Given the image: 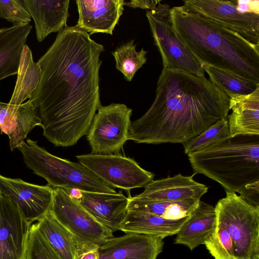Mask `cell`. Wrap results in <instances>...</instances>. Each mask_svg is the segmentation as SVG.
Segmentation results:
<instances>
[{"label":"cell","mask_w":259,"mask_h":259,"mask_svg":"<svg viewBox=\"0 0 259 259\" xmlns=\"http://www.w3.org/2000/svg\"><path fill=\"white\" fill-rule=\"evenodd\" d=\"M237 192L246 202L259 208V181L245 186Z\"/></svg>","instance_id":"cell-33"},{"label":"cell","mask_w":259,"mask_h":259,"mask_svg":"<svg viewBox=\"0 0 259 259\" xmlns=\"http://www.w3.org/2000/svg\"><path fill=\"white\" fill-rule=\"evenodd\" d=\"M186 10L200 15L259 45L258 1H184Z\"/></svg>","instance_id":"cell-7"},{"label":"cell","mask_w":259,"mask_h":259,"mask_svg":"<svg viewBox=\"0 0 259 259\" xmlns=\"http://www.w3.org/2000/svg\"><path fill=\"white\" fill-rule=\"evenodd\" d=\"M34 22L38 42L50 33L60 32L67 26L69 0H24Z\"/></svg>","instance_id":"cell-18"},{"label":"cell","mask_w":259,"mask_h":259,"mask_svg":"<svg viewBox=\"0 0 259 259\" xmlns=\"http://www.w3.org/2000/svg\"><path fill=\"white\" fill-rule=\"evenodd\" d=\"M125 234L111 238L99 246V259H156L162 251V238L137 233Z\"/></svg>","instance_id":"cell-14"},{"label":"cell","mask_w":259,"mask_h":259,"mask_svg":"<svg viewBox=\"0 0 259 259\" xmlns=\"http://www.w3.org/2000/svg\"><path fill=\"white\" fill-rule=\"evenodd\" d=\"M24 163L35 174L44 178L49 186L67 191L72 190L116 193L110 186L79 163L55 156L28 139L17 148Z\"/></svg>","instance_id":"cell-5"},{"label":"cell","mask_w":259,"mask_h":259,"mask_svg":"<svg viewBox=\"0 0 259 259\" xmlns=\"http://www.w3.org/2000/svg\"><path fill=\"white\" fill-rule=\"evenodd\" d=\"M31 224L12 200L0 194V259H25Z\"/></svg>","instance_id":"cell-13"},{"label":"cell","mask_w":259,"mask_h":259,"mask_svg":"<svg viewBox=\"0 0 259 259\" xmlns=\"http://www.w3.org/2000/svg\"><path fill=\"white\" fill-rule=\"evenodd\" d=\"M200 199L189 198L181 201L155 200L128 197L127 211L152 213L167 220H179L190 215Z\"/></svg>","instance_id":"cell-25"},{"label":"cell","mask_w":259,"mask_h":259,"mask_svg":"<svg viewBox=\"0 0 259 259\" xmlns=\"http://www.w3.org/2000/svg\"><path fill=\"white\" fill-rule=\"evenodd\" d=\"M32 28L29 23L0 28V82L17 74L23 48Z\"/></svg>","instance_id":"cell-22"},{"label":"cell","mask_w":259,"mask_h":259,"mask_svg":"<svg viewBox=\"0 0 259 259\" xmlns=\"http://www.w3.org/2000/svg\"><path fill=\"white\" fill-rule=\"evenodd\" d=\"M8 103H6L4 102H0V110L7 106Z\"/></svg>","instance_id":"cell-36"},{"label":"cell","mask_w":259,"mask_h":259,"mask_svg":"<svg viewBox=\"0 0 259 259\" xmlns=\"http://www.w3.org/2000/svg\"><path fill=\"white\" fill-rule=\"evenodd\" d=\"M36 126H40V121L29 100L18 105L8 103L0 110V131L8 136L11 151L17 149Z\"/></svg>","instance_id":"cell-19"},{"label":"cell","mask_w":259,"mask_h":259,"mask_svg":"<svg viewBox=\"0 0 259 259\" xmlns=\"http://www.w3.org/2000/svg\"><path fill=\"white\" fill-rule=\"evenodd\" d=\"M50 211L82 243L99 246L114 237L110 230L96 221L65 189L54 188Z\"/></svg>","instance_id":"cell-10"},{"label":"cell","mask_w":259,"mask_h":259,"mask_svg":"<svg viewBox=\"0 0 259 259\" xmlns=\"http://www.w3.org/2000/svg\"><path fill=\"white\" fill-rule=\"evenodd\" d=\"M76 26H66L37 63L39 82L29 100L43 136L58 147L87 135L101 106L99 70L104 46Z\"/></svg>","instance_id":"cell-1"},{"label":"cell","mask_w":259,"mask_h":259,"mask_svg":"<svg viewBox=\"0 0 259 259\" xmlns=\"http://www.w3.org/2000/svg\"><path fill=\"white\" fill-rule=\"evenodd\" d=\"M17 75L14 90L8 103L10 105H18L30 99L39 82L41 69L34 61L27 45L23 48Z\"/></svg>","instance_id":"cell-26"},{"label":"cell","mask_w":259,"mask_h":259,"mask_svg":"<svg viewBox=\"0 0 259 259\" xmlns=\"http://www.w3.org/2000/svg\"><path fill=\"white\" fill-rule=\"evenodd\" d=\"M215 209L217 225L230 234L237 259H259V208L226 192Z\"/></svg>","instance_id":"cell-6"},{"label":"cell","mask_w":259,"mask_h":259,"mask_svg":"<svg viewBox=\"0 0 259 259\" xmlns=\"http://www.w3.org/2000/svg\"><path fill=\"white\" fill-rule=\"evenodd\" d=\"M0 18L12 23L13 25L29 23L31 18L24 0H0Z\"/></svg>","instance_id":"cell-32"},{"label":"cell","mask_w":259,"mask_h":259,"mask_svg":"<svg viewBox=\"0 0 259 259\" xmlns=\"http://www.w3.org/2000/svg\"><path fill=\"white\" fill-rule=\"evenodd\" d=\"M189 216L171 220L148 212L127 211L119 230L125 233L141 234L163 239L176 235Z\"/></svg>","instance_id":"cell-23"},{"label":"cell","mask_w":259,"mask_h":259,"mask_svg":"<svg viewBox=\"0 0 259 259\" xmlns=\"http://www.w3.org/2000/svg\"><path fill=\"white\" fill-rule=\"evenodd\" d=\"M229 98L209 78L163 68L155 100L131 121L128 140L137 143H183L227 118Z\"/></svg>","instance_id":"cell-2"},{"label":"cell","mask_w":259,"mask_h":259,"mask_svg":"<svg viewBox=\"0 0 259 259\" xmlns=\"http://www.w3.org/2000/svg\"><path fill=\"white\" fill-rule=\"evenodd\" d=\"M79 192L75 199L96 221L113 233L119 230L127 213L128 197L121 191L116 193Z\"/></svg>","instance_id":"cell-16"},{"label":"cell","mask_w":259,"mask_h":259,"mask_svg":"<svg viewBox=\"0 0 259 259\" xmlns=\"http://www.w3.org/2000/svg\"><path fill=\"white\" fill-rule=\"evenodd\" d=\"M228 115L230 137L237 135H259V88L247 95L230 98Z\"/></svg>","instance_id":"cell-21"},{"label":"cell","mask_w":259,"mask_h":259,"mask_svg":"<svg viewBox=\"0 0 259 259\" xmlns=\"http://www.w3.org/2000/svg\"><path fill=\"white\" fill-rule=\"evenodd\" d=\"M179 174L172 177L153 180L146 185L141 193L135 195L137 198L155 200L177 201L189 198L200 199L207 193L208 188L195 181L193 177Z\"/></svg>","instance_id":"cell-17"},{"label":"cell","mask_w":259,"mask_h":259,"mask_svg":"<svg viewBox=\"0 0 259 259\" xmlns=\"http://www.w3.org/2000/svg\"><path fill=\"white\" fill-rule=\"evenodd\" d=\"M203 68L209 79L229 99L236 96L250 94L259 88V82L229 71L206 65H203Z\"/></svg>","instance_id":"cell-27"},{"label":"cell","mask_w":259,"mask_h":259,"mask_svg":"<svg viewBox=\"0 0 259 259\" xmlns=\"http://www.w3.org/2000/svg\"><path fill=\"white\" fill-rule=\"evenodd\" d=\"M132 111L124 104L100 106L87 135L92 154H118L128 140Z\"/></svg>","instance_id":"cell-9"},{"label":"cell","mask_w":259,"mask_h":259,"mask_svg":"<svg viewBox=\"0 0 259 259\" xmlns=\"http://www.w3.org/2000/svg\"><path fill=\"white\" fill-rule=\"evenodd\" d=\"M160 2L155 9L148 10L146 16L154 41L162 58L163 68L205 76L203 64L192 54L173 28L169 6Z\"/></svg>","instance_id":"cell-8"},{"label":"cell","mask_w":259,"mask_h":259,"mask_svg":"<svg viewBox=\"0 0 259 259\" xmlns=\"http://www.w3.org/2000/svg\"><path fill=\"white\" fill-rule=\"evenodd\" d=\"M230 137L228 118L222 119L203 132L182 143L187 154L199 151L224 139Z\"/></svg>","instance_id":"cell-29"},{"label":"cell","mask_w":259,"mask_h":259,"mask_svg":"<svg viewBox=\"0 0 259 259\" xmlns=\"http://www.w3.org/2000/svg\"><path fill=\"white\" fill-rule=\"evenodd\" d=\"M53 190L49 185H38L0 175V194L12 200L30 224L50 210Z\"/></svg>","instance_id":"cell-12"},{"label":"cell","mask_w":259,"mask_h":259,"mask_svg":"<svg viewBox=\"0 0 259 259\" xmlns=\"http://www.w3.org/2000/svg\"><path fill=\"white\" fill-rule=\"evenodd\" d=\"M160 1L153 0H132L129 2H124V5L134 8L147 9L149 11L155 9Z\"/></svg>","instance_id":"cell-35"},{"label":"cell","mask_w":259,"mask_h":259,"mask_svg":"<svg viewBox=\"0 0 259 259\" xmlns=\"http://www.w3.org/2000/svg\"><path fill=\"white\" fill-rule=\"evenodd\" d=\"M204 244L214 259H237L230 234L221 226L217 225Z\"/></svg>","instance_id":"cell-30"},{"label":"cell","mask_w":259,"mask_h":259,"mask_svg":"<svg viewBox=\"0 0 259 259\" xmlns=\"http://www.w3.org/2000/svg\"><path fill=\"white\" fill-rule=\"evenodd\" d=\"M177 34L203 65L259 82V45L182 6L170 8Z\"/></svg>","instance_id":"cell-3"},{"label":"cell","mask_w":259,"mask_h":259,"mask_svg":"<svg viewBox=\"0 0 259 259\" xmlns=\"http://www.w3.org/2000/svg\"><path fill=\"white\" fill-rule=\"evenodd\" d=\"M134 40H131L117 48L112 52L116 67L124 75L125 79L131 81L137 71L146 62L147 52L142 49L137 52Z\"/></svg>","instance_id":"cell-28"},{"label":"cell","mask_w":259,"mask_h":259,"mask_svg":"<svg viewBox=\"0 0 259 259\" xmlns=\"http://www.w3.org/2000/svg\"><path fill=\"white\" fill-rule=\"evenodd\" d=\"M195 174L219 183L235 193L259 181V135H237L188 154Z\"/></svg>","instance_id":"cell-4"},{"label":"cell","mask_w":259,"mask_h":259,"mask_svg":"<svg viewBox=\"0 0 259 259\" xmlns=\"http://www.w3.org/2000/svg\"><path fill=\"white\" fill-rule=\"evenodd\" d=\"M79 163L101 180L123 190L144 187L154 175L142 168L133 159L115 154H88L76 156Z\"/></svg>","instance_id":"cell-11"},{"label":"cell","mask_w":259,"mask_h":259,"mask_svg":"<svg viewBox=\"0 0 259 259\" xmlns=\"http://www.w3.org/2000/svg\"><path fill=\"white\" fill-rule=\"evenodd\" d=\"M77 259H99V246L93 244H84Z\"/></svg>","instance_id":"cell-34"},{"label":"cell","mask_w":259,"mask_h":259,"mask_svg":"<svg viewBox=\"0 0 259 259\" xmlns=\"http://www.w3.org/2000/svg\"><path fill=\"white\" fill-rule=\"evenodd\" d=\"M217 226L215 207L201 200L184 223L175 243L187 246L191 250L204 244Z\"/></svg>","instance_id":"cell-20"},{"label":"cell","mask_w":259,"mask_h":259,"mask_svg":"<svg viewBox=\"0 0 259 259\" xmlns=\"http://www.w3.org/2000/svg\"><path fill=\"white\" fill-rule=\"evenodd\" d=\"M123 0H76L79 14L76 27L91 35H112L124 10Z\"/></svg>","instance_id":"cell-15"},{"label":"cell","mask_w":259,"mask_h":259,"mask_svg":"<svg viewBox=\"0 0 259 259\" xmlns=\"http://www.w3.org/2000/svg\"><path fill=\"white\" fill-rule=\"evenodd\" d=\"M35 223L61 259H77L84 244L54 216L50 210Z\"/></svg>","instance_id":"cell-24"},{"label":"cell","mask_w":259,"mask_h":259,"mask_svg":"<svg viewBox=\"0 0 259 259\" xmlns=\"http://www.w3.org/2000/svg\"><path fill=\"white\" fill-rule=\"evenodd\" d=\"M25 259H61L36 224L30 228Z\"/></svg>","instance_id":"cell-31"}]
</instances>
